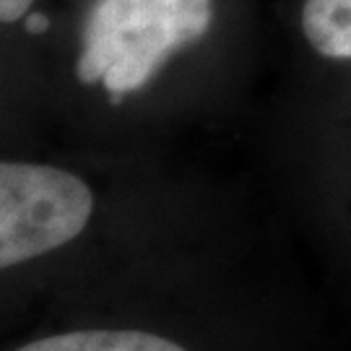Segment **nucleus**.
<instances>
[{
    "label": "nucleus",
    "instance_id": "423d86ee",
    "mask_svg": "<svg viewBox=\"0 0 351 351\" xmlns=\"http://www.w3.org/2000/svg\"><path fill=\"white\" fill-rule=\"evenodd\" d=\"M26 24H29V29H32V32H42V29H47V19H45L42 13H32Z\"/></svg>",
    "mask_w": 351,
    "mask_h": 351
},
{
    "label": "nucleus",
    "instance_id": "20e7f679",
    "mask_svg": "<svg viewBox=\"0 0 351 351\" xmlns=\"http://www.w3.org/2000/svg\"><path fill=\"white\" fill-rule=\"evenodd\" d=\"M302 29L323 58L351 60V0H304Z\"/></svg>",
    "mask_w": 351,
    "mask_h": 351
},
{
    "label": "nucleus",
    "instance_id": "7ed1b4c3",
    "mask_svg": "<svg viewBox=\"0 0 351 351\" xmlns=\"http://www.w3.org/2000/svg\"><path fill=\"white\" fill-rule=\"evenodd\" d=\"M11 351H190L188 346L141 328H71L19 343Z\"/></svg>",
    "mask_w": 351,
    "mask_h": 351
},
{
    "label": "nucleus",
    "instance_id": "f03ea898",
    "mask_svg": "<svg viewBox=\"0 0 351 351\" xmlns=\"http://www.w3.org/2000/svg\"><path fill=\"white\" fill-rule=\"evenodd\" d=\"M94 211V190L71 169L0 159V274L73 245L84 237Z\"/></svg>",
    "mask_w": 351,
    "mask_h": 351
},
{
    "label": "nucleus",
    "instance_id": "f257e3e1",
    "mask_svg": "<svg viewBox=\"0 0 351 351\" xmlns=\"http://www.w3.org/2000/svg\"><path fill=\"white\" fill-rule=\"evenodd\" d=\"M211 19V0H97L75 75L120 99L146 86L175 52L206 37Z\"/></svg>",
    "mask_w": 351,
    "mask_h": 351
},
{
    "label": "nucleus",
    "instance_id": "39448f33",
    "mask_svg": "<svg viewBox=\"0 0 351 351\" xmlns=\"http://www.w3.org/2000/svg\"><path fill=\"white\" fill-rule=\"evenodd\" d=\"M34 0H0V24H13L24 19Z\"/></svg>",
    "mask_w": 351,
    "mask_h": 351
}]
</instances>
